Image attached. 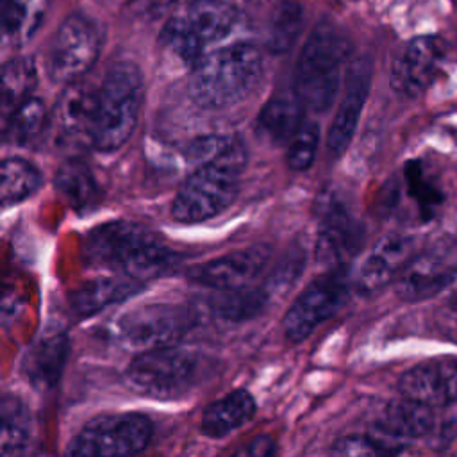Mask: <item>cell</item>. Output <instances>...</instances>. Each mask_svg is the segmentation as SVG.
I'll list each match as a JSON object with an SVG mask.
<instances>
[{
  "instance_id": "obj_20",
  "label": "cell",
  "mask_w": 457,
  "mask_h": 457,
  "mask_svg": "<svg viewBox=\"0 0 457 457\" xmlns=\"http://www.w3.org/2000/svg\"><path fill=\"white\" fill-rule=\"evenodd\" d=\"M96 114V89L80 82H70L61 93L55 109L54 123L68 139H87L91 145V132Z\"/></svg>"
},
{
  "instance_id": "obj_18",
  "label": "cell",
  "mask_w": 457,
  "mask_h": 457,
  "mask_svg": "<svg viewBox=\"0 0 457 457\" xmlns=\"http://www.w3.org/2000/svg\"><path fill=\"white\" fill-rule=\"evenodd\" d=\"M457 282V268L437 253L412 257L396 277V295L407 302H420L439 295Z\"/></svg>"
},
{
  "instance_id": "obj_1",
  "label": "cell",
  "mask_w": 457,
  "mask_h": 457,
  "mask_svg": "<svg viewBox=\"0 0 457 457\" xmlns=\"http://www.w3.org/2000/svg\"><path fill=\"white\" fill-rule=\"evenodd\" d=\"M84 257L91 266L109 268L139 282L164 273L179 259L154 234L132 221L95 227L86 236Z\"/></svg>"
},
{
  "instance_id": "obj_14",
  "label": "cell",
  "mask_w": 457,
  "mask_h": 457,
  "mask_svg": "<svg viewBox=\"0 0 457 457\" xmlns=\"http://www.w3.org/2000/svg\"><path fill=\"white\" fill-rule=\"evenodd\" d=\"M270 255L268 245H252L195 266L189 277L218 291L245 287L266 268Z\"/></svg>"
},
{
  "instance_id": "obj_12",
  "label": "cell",
  "mask_w": 457,
  "mask_h": 457,
  "mask_svg": "<svg viewBox=\"0 0 457 457\" xmlns=\"http://www.w3.org/2000/svg\"><path fill=\"white\" fill-rule=\"evenodd\" d=\"M446 46L439 36L427 34L411 39L393 59V89L405 98L420 96L434 82L443 64Z\"/></svg>"
},
{
  "instance_id": "obj_34",
  "label": "cell",
  "mask_w": 457,
  "mask_h": 457,
  "mask_svg": "<svg viewBox=\"0 0 457 457\" xmlns=\"http://www.w3.org/2000/svg\"><path fill=\"white\" fill-rule=\"evenodd\" d=\"M234 141H236V137L227 136V134H205V136L193 139L186 146L184 155H186L187 162L200 166V164H205V162L220 157L223 152H227L234 145Z\"/></svg>"
},
{
  "instance_id": "obj_33",
  "label": "cell",
  "mask_w": 457,
  "mask_h": 457,
  "mask_svg": "<svg viewBox=\"0 0 457 457\" xmlns=\"http://www.w3.org/2000/svg\"><path fill=\"white\" fill-rule=\"evenodd\" d=\"M318 143H320L318 123L303 121L300 125V129L296 130V134L287 143L286 161H287L289 170H293V171H305L312 164V161L316 157Z\"/></svg>"
},
{
  "instance_id": "obj_21",
  "label": "cell",
  "mask_w": 457,
  "mask_h": 457,
  "mask_svg": "<svg viewBox=\"0 0 457 457\" xmlns=\"http://www.w3.org/2000/svg\"><path fill=\"white\" fill-rule=\"evenodd\" d=\"M68 355V337L62 332L43 334L23 357V373L37 389H52Z\"/></svg>"
},
{
  "instance_id": "obj_28",
  "label": "cell",
  "mask_w": 457,
  "mask_h": 457,
  "mask_svg": "<svg viewBox=\"0 0 457 457\" xmlns=\"http://www.w3.org/2000/svg\"><path fill=\"white\" fill-rule=\"evenodd\" d=\"M0 452L2 455L21 453L30 441V412L20 398L5 396L0 409Z\"/></svg>"
},
{
  "instance_id": "obj_36",
  "label": "cell",
  "mask_w": 457,
  "mask_h": 457,
  "mask_svg": "<svg viewBox=\"0 0 457 457\" xmlns=\"http://www.w3.org/2000/svg\"><path fill=\"white\" fill-rule=\"evenodd\" d=\"M437 327L445 337L457 343V300L437 312Z\"/></svg>"
},
{
  "instance_id": "obj_6",
  "label": "cell",
  "mask_w": 457,
  "mask_h": 457,
  "mask_svg": "<svg viewBox=\"0 0 457 457\" xmlns=\"http://www.w3.org/2000/svg\"><path fill=\"white\" fill-rule=\"evenodd\" d=\"M348 50V41L330 23H320L311 32L302 46L293 77L295 96L303 107L323 112L334 104Z\"/></svg>"
},
{
  "instance_id": "obj_24",
  "label": "cell",
  "mask_w": 457,
  "mask_h": 457,
  "mask_svg": "<svg viewBox=\"0 0 457 457\" xmlns=\"http://www.w3.org/2000/svg\"><path fill=\"white\" fill-rule=\"evenodd\" d=\"M303 104L295 96H275L268 100L257 114L255 132L271 145L289 143L300 129Z\"/></svg>"
},
{
  "instance_id": "obj_35",
  "label": "cell",
  "mask_w": 457,
  "mask_h": 457,
  "mask_svg": "<svg viewBox=\"0 0 457 457\" xmlns=\"http://www.w3.org/2000/svg\"><path fill=\"white\" fill-rule=\"evenodd\" d=\"M389 450L384 446V443L375 436H362V434H352L343 436L336 439V443L330 448L332 455H348V457H364V455H380L387 453Z\"/></svg>"
},
{
  "instance_id": "obj_31",
  "label": "cell",
  "mask_w": 457,
  "mask_h": 457,
  "mask_svg": "<svg viewBox=\"0 0 457 457\" xmlns=\"http://www.w3.org/2000/svg\"><path fill=\"white\" fill-rule=\"evenodd\" d=\"M302 21H303V14H302V5L298 2L295 0L280 2L270 16L268 36H266L268 48L273 54L287 52L295 45L302 30Z\"/></svg>"
},
{
  "instance_id": "obj_2",
  "label": "cell",
  "mask_w": 457,
  "mask_h": 457,
  "mask_svg": "<svg viewBox=\"0 0 457 457\" xmlns=\"http://www.w3.org/2000/svg\"><path fill=\"white\" fill-rule=\"evenodd\" d=\"M261 71L259 48L248 41H234L211 50L193 66L187 91L204 109H225L252 93Z\"/></svg>"
},
{
  "instance_id": "obj_25",
  "label": "cell",
  "mask_w": 457,
  "mask_h": 457,
  "mask_svg": "<svg viewBox=\"0 0 457 457\" xmlns=\"http://www.w3.org/2000/svg\"><path fill=\"white\" fill-rule=\"evenodd\" d=\"M54 186L75 211H89L100 202V186L91 168L79 159H70L57 168Z\"/></svg>"
},
{
  "instance_id": "obj_37",
  "label": "cell",
  "mask_w": 457,
  "mask_h": 457,
  "mask_svg": "<svg viewBox=\"0 0 457 457\" xmlns=\"http://www.w3.org/2000/svg\"><path fill=\"white\" fill-rule=\"evenodd\" d=\"M275 452V443L270 436H257L252 441H248L245 446L237 448L234 453L237 455H252V457H264L271 455Z\"/></svg>"
},
{
  "instance_id": "obj_13",
  "label": "cell",
  "mask_w": 457,
  "mask_h": 457,
  "mask_svg": "<svg viewBox=\"0 0 457 457\" xmlns=\"http://www.w3.org/2000/svg\"><path fill=\"white\" fill-rule=\"evenodd\" d=\"M362 241V228L345 204L328 196L318 209L316 257L328 268L345 266Z\"/></svg>"
},
{
  "instance_id": "obj_22",
  "label": "cell",
  "mask_w": 457,
  "mask_h": 457,
  "mask_svg": "<svg viewBox=\"0 0 457 457\" xmlns=\"http://www.w3.org/2000/svg\"><path fill=\"white\" fill-rule=\"evenodd\" d=\"M141 289V282L125 275L98 277L84 282L70 296V305L77 316H93L112 303L123 302Z\"/></svg>"
},
{
  "instance_id": "obj_16",
  "label": "cell",
  "mask_w": 457,
  "mask_h": 457,
  "mask_svg": "<svg viewBox=\"0 0 457 457\" xmlns=\"http://www.w3.org/2000/svg\"><path fill=\"white\" fill-rule=\"evenodd\" d=\"M370 80H371V64L368 59L362 57L355 61L348 71L343 100L339 102V107L334 114V120L327 134V152L332 157H339L348 148L355 134V129L370 91Z\"/></svg>"
},
{
  "instance_id": "obj_11",
  "label": "cell",
  "mask_w": 457,
  "mask_h": 457,
  "mask_svg": "<svg viewBox=\"0 0 457 457\" xmlns=\"http://www.w3.org/2000/svg\"><path fill=\"white\" fill-rule=\"evenodd\" d=\"M100 37L96 27L80 14L68 16L55 32L46 57V70L55 82L79 80L96 61Z\"/></svg>"
},
{
  "instance_id": "obj_3",
  "label": "cell",
  "mask_w": 457,
  "mask_h": 457,
  "mask_svg": "<svg viewBox=\"0 0 457 457\" xmlns=\"http://www.w3.org/2000/svg\"><path fill=\"white\" fill-rule=\"evenodd\" d=\"M243 16L225 0H193L179 11L161 32V50L182 68L193 66L211 50L227 41Z\"/></svg>"
},
{
  "instance_id": "obj_5",
  "label": "cell",
  "mask_w": 457,
  "mask_h": 457,
  "mask_svg": "<svg viewBox=\"0 0 457 457\" xmlns=\"http://www.w3.org/2000/svg\"><path fill=\"white\" fill-rule=\"evenodd\" d=\"M143 75L134 62H114L96 89L91 146L100 152L120 148L134 132L143 105Z\"/></svg>"
},
{
  "instance_id": "obj_26",
  "label": "cell",
  "mask_w": 457,
  "mask_h": 457,
  "mask_svg": "<svg viewBox=\"0 0 457 457\" xmlns=\"http://www.w3.org/2000/svg\"><path fill=\"white\" fill-rule=\"evenodd\" d=\"M2 5L4 43L20 46L41 25L48 0H2Z\"/></svg>"
},
{
  "instance_id": "obj_8",
  "label": "cell",
  "mask_w": 457,
  "mask_h": 457,
  "mask_svg": "<svg viewBox=\"0 0 457 457\" xmlns=\"http://www.w3.org/2000/svg\"><path fill=\"white\" fill-rule=\"evenodd\" d=\"M154 425L139 412L100 414L89 420L70 441L66 453L86 457L134 455L152 439Z\"/></svg>"
},
{
  "instance_id": "obj_17",
  "label": "cell",
  "mask_w": 457,
  "mask_h": 457,
  "mask_svg": "<svg viewBox=\"0 0 457 457\" xmlns=\"http://www.w3.org/2000/svg\"><path fill=\"white\" fill-rule=\"evenodd\" d=\"M414 253V239L405 234L380 237L359 266L355 286L359 293L370 295L384 287L407 266Z\"/></svg>"
},
{
  "instance_id": "obj_15",
  "label": "cell",
  "mask_w": 457,
  "mask_h": 457,
  "mask_svg": "<svg viewBox=\"0 0 457 457\" xmlns=\"http://www.w3.org/2000/svg\"><path fill=\"white\" fill-rule=\"evenodd\" d=\"M402 396L430 407H445L457 400V359L441 357L407 370L398 382Z\"/></svg>"
},
{
  "instance_id": "obj_9",
  "label": "cell",
  "mask_w": 457,
  "mask_h": 457,
  "mask_svg": "<svg viewBox=\"0 0 457 457\" xmlns=\"http://www.w3.org/2000/svg\"><path fill=\"white\" fill-rule=\"evenodd\" d=\"M195 323L193 312L177 303H145L123 312L116 325L114 336L120 345L132 352L175 345Z\"/></svg>"
},
{
  "instance_id": "obj_29",
  "label": "cell",
  "mask_w": 457,
  "mask_h": 457,
  "mask_svg": "<svg viewBox=\"0 0 457 457\" xmlns=\"http://www.w3.org/2000/svg\"><path fill=\"white\" fill-rule=\"evenodd\" d=\"M41 186L39 170L27 159L7 157L2 161L0 200L4 207L14 205L34 195Z\"/></svg>"
},
{
  "instance_id": "obj_30",
  "label": "cell",
  "mask_w": 457,
  "mask_h": 457,
  "mask_svg": "<svg viewBox=\"0 0 457 457\" xmlns=\"http://www.w3.org/2000/svg\"><path fill=\"white\" fill-rule=\"evenodd\" d=\"M268 296L270 295L264 289L245 286L237 289L220 291L211 305L220 318L228 321H243L259 314L264 309Z\"/></svg>"
},
{
  "instance_id": "obj_27",
  "label": "cell",
  "mask_w": 457,
  "mask_h": 457,
  "mask_svg": "<svg viewBox=\"0 0 457 457\" xmlns=\"http://www.w3.org/2000/svg\"><path fill=\"white\" fill-rule=\"evenodd\" d=\"M46 123L48 114L45 104L39 98L29 96L4 118V139L18 146L30 145L43 132Z\"/></svg>"
},
{
  "instance_id": "obj_10",
  "label": "cell",
  "mask_w": 457,
  "mask_h": 457,
  "mask_svg": "<svg viewBox=\"0 0 457 457\" xmlns=\"http://www.w3.org/2000/svg\"><path fill=\"white\" fill-rule=\"evenodd\" d=\"M348 282L343 266L330 268L314 278L287 309L282 327L291 343L309 337L323 321L334 316L345 303Z\"/></svg>"
},
{
  "instance_id": "obj_19",
  "label": "cell",
  "mask_w": 457,
  "mask_h": 457,
  "mask_svg": "<svg viewBox=\"0 0 457 457\" xmlns=\"http://www.w3.org/2000/svg\"><path fill=\"white\" fill-rule=\"evenodd\" d=\"M432 409L434 407L407 396L389 402L377 421L378 439L389 452H395L398 450L395 445L427 436L434 428Z\"/></svg>"
},
{
  "instance_id": "obj_32",
  "label": "cell",
  "mask_w": 457,
  "mask_h": 457,
  "mask_svg": "<svg viewBox=\"0 0 457 457\" xmlns=\"http://www.w3.org/2000/svg\"><path fill=\"white\" fill-rule=\"evenodd\" d=\"M36 86V68L27 57L11 59L2 70V109L4 118L25 98Z\"/></svg>"
},
{
  "instance_id": "obj_7",
  "label": "cell",
  "mask_w": 457,
  "mask_h": 457,
  "mask_svg": "<svg viewBox=\"0 0 457 457\" xmlns=\"http://www.w3.org/2000/svg\"><path fill=\"white\" fill-rule=\"evenodd\" d=\"M198 373V355L175 343L139 352L129 364L125 377L136 393L171 400L182 396L196 382Z\"/></svg>"
},
{
  "instance_id": "obj_4",
  "label": "cell",
  "mask_w": 457,
  "mask_h": 457,
  "mask_svg": "<svg viewBox=\"0 0 457 457\" xmlns=\"http://www.w3.org/2000/svg\"><path fill=\"white\" fill-rule=\"evenodd\" d=\"M245 164L246 148L236 139L220 157L196 166L171 202L173 220L179 223H202L225 211L237 196Z\"/></svg>"
},
{
  "instance_id": "obj_23",
  "label": "cell",
  "mask_w": 457,
  "mask_h": 457,
  "mask_svg": "<svg viewBox=\"0 0 457 457\" xmlns=\"http://www.w3.org/2000/svg\"><path fill=\"white\" fill-rule=\"evenodd\" d=\"M255 409V400L248 391L234 389L204 411L200 430L209 437H223L250 421Z\"/></svg>"
}]
</instances>
